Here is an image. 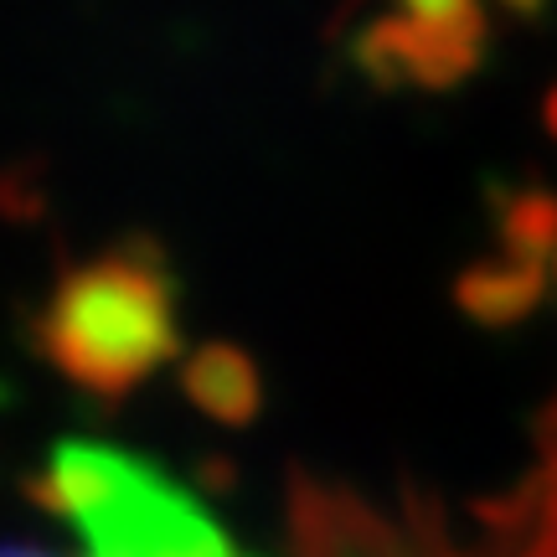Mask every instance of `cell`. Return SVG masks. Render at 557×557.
Returning a JSON list of instances; mask_svg holds the SVG:
<instances>
[{
    "label": "cell",
    "instance_id": "obj_2",
    "mask_svg": "<svg viewBox=\"0 0 557 557\" xmlns=\"http://www.w3.org/2000/svg\"><path fill=\"white\" fill-rule=\"evenodd\" d=\"M165 346V295L139 263H99L58 299V351L94 382L135 377Z\"/></svg>",
    "mask_w": 557,
    "mask_h": 557
},
{
    "label": "cell",
    "instance_id": "obj_3",
    "mask_svg": "<svg viewBox=\"0 0 557 557\" xmlns=\"http://www.w3.org/2000/svg\"><path fill=\"white\" fill-rule=\"evenodd\" d=\"M403 16H398V32H393V47L403 41H429L434 32V47L438 37H465L470 32V0H398Z\"/></svg>",
    "mask_w": 557,
    "mask_h": 557
},
{
    "label": "cell",
    "instance_id": "obj_1",
    "mask_svg": "<svg viewBox=\"0 0 557 557\" xmlns=\"http://www.w3.org/2000/svg\"><path fill=\"white\" fill-rule=\"evenodd\" d=\"M47 485L83 557H243L176 480L120 449L62 444Z\"/></svg>",
    "mask_w": 557,
    "mask_h": 557
},
{
    "label": "cell",
    "instance_id": "obj_4",
    "mask_svg": "<svg viewBox=\"0 0 557 557\" xmlns=\"http://www.w3.org/2000/svg\"><path fill=\"white\" fill-rule=\"evenodd\" d=\"M0 557H47V553H37V547H0Z\"/></svg>",
    "mask_w": 557,
    "mask_h": 557
}]
</instances>
